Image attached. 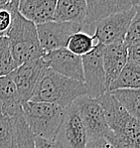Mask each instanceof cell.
Instances as JSON below:
<instances>
[{
    "instance_id": "4fadbf2b",
    "label": "cell",
    "mask_w": 140,
    "mask_h": 148,
    "mask_svg": "<svg viewBox=\"0 0 140 148\" xmlns=\"http://www.w3.org/2000/svg\"><path fill=\"white\" fill-rule=\"evenodd\" d=\"M102 62L108 90L127 62V48L123 41L103 46Z\"/></svg>"
},
{
    "instance_id": "52a82bcc",
    "label": "cell",
    "mask_w": 140,
    "mask_h": 148,
    "mask_svg": "<svg viewBox=\"0 0 140 148\" xmlns=\"http://www.w3.org/2000/svg\"><path fill=\"white\" fill-rule=\"evenodd\" d=\"M62 148H85L87 137L80 113L74 103L64 109V116L55 139Z\"/></svg>"
},
{
    "instance_id": "7c38bea8",
    "label": "cell",
    "mask_w": 140,
    "mask_h": 148,
    "mask_svg": "<svg viewBox=\"0 0 140 148\" xmlns=\"http://www.w3.org/2000/svg\"><path fill=\"white\" fill-rule=\"evenodd\" d=\"M104 113L107 123L113 134L121 133L132 120L131 115L124 109L108 92L96 99Z\"/></svg>"
},
{
    "instance_id": "4316f807",
    "label": "cell",
    "mask_w": 140,
    "mask_h": 148,
    "mask_svg": "<svg viewBox=\"0 0 140 148\" xmlns=\"http://www.w3.org/2000/svg\"><path fill=\"white\" fill-rule=\"evenodd\" d=\"M5 2H6V0H0V7H1V6L3 5Z\"/></svg>"
},
{
    "instance_id": "ac0fdd59",
    "label": "cell",
    "mask_w": 140,
    "mask_h": 148,
    "mask_svg": "<svg viewBox=\"0 0 140 148\" xmlns=\"http://www.w3.org/2000/svg\"><path fill=\"white\" fill-rule=\"evenodd\" d=\"M116 101L131 115L132 117L139 119L140 118V92L139 90L123 88L108 92Z\"/></svg>"
},
{
    "instance_id": "ba28073f",
    "label": "cell",
    "mask_w": 140,
    "mask_h": 148,
    "mask_svg": "<svg viewBox=\"0 0 140 148\" xmlns=\"http://www.w3.org/2000/svg\"><path fill=\"white\" fill-rule=\"evenodd\" d=\"M140 5V0H87V14L81 31L94 36L98 21L118 12Z\"/></svg>"
},
{
    "instance_id": "277c9868",
    "label": "cell",
    "mask_w": 140,
    "mask_h": 148,
    "mask_svg": "<svg viewBox=\"0 0 140 148\" xmlns=\"http://www.w3.org/2000/svg\"><path fill=\"white\" fill-rule=\"evenodd\" d=\"M73 103L80 113L87 141L105 137L110 132L102 108L96 99L83 95L78 97Z\"/></svg>"
},
{
    "instance_id": "5b68a950",
    "label": "cell",
    "mask_w": 140,
    "mask_h": 148,
    "mask_svg": "<svg viewBox=\"0 0 140 148\" xmlns=\"http://www.w3.org/2000/svg\"><path fill=\"white\" fill-rule=\"evenodd\" d=\"M139 7L140 5H136L98 21L94 26V36L99 44L105 46L123 41L130 22Z\"/></svg>"
},
{
    "instance_id": "9c48e42d",
    "label": "cell",
    "mask_w": 140,
    "mask_h": 148,
    "mask_svg": "<svg viewBox=\"0 0 140 148\" xmlns=\"http://www.w3.org/2000/svg\"><path fill=\"white\" fill-rule=\"evenodd\" d=\"M39 43L44 53L66 48L72 35L81 31V26L74 23L51 21L37 25Z\"/></svg>"
},
{
    "instance_id": "d6986e66",
    "label": "cell",
    "mask_w": 140,
    "mask_h": 148,
    "mask_svg": "<svg viewBox=\"0 0 140 148\" xmlns=\"http://www.w3.org/2000/svg\"><path fill=\"white\" fill-rule=\"evenodd\" d=\"M98 44L99 43L94 36L79 31L71 36L68 41L66 49L76 56L83 57L85 55L92 52Z\"/></svg>"
},
{
    "instance_id": "7a4b0ae2",
    "label": "cell",
    "mask_w": 140,
    "mask_h": 148,
    "mask_svg": "<svg viewBox=\"0 0 140 148\" xmlns=\"http://www.w3.org/2000/svg\"><path fill=\"white\" fill-rule=\"evenodd\" d=\"M11 55L18 66L39 59L45 53L41 49L36 25L18 12L6 35Z\"/></svg>"
},
{
    "instance_id": "8992f818",
    "label": "cell",
    "mask_w": 140,
    "mask_h": 148,
    "mask_svg": "<svg viewBox=\"0 0 140 148\" xmlns=\"http://www.w3.org/2000/svg\"><path fill=\"white\" fill-rule=\"evenodd\" d=\"M102 49L103 45L98 44L92 52L82 57L83 84L87 88V95L92 99H98L107 92Z\"/></svg>"
},
{
    "instance_id": "44dd1931",
    "label": "cell",
    "mask_w": 140,
    "mask_h": 148,
    "mask_svg": "<svg viewBox=\"0 0 140 148\" xmlns=\"http://www.w3.org/2000/svg\"><path fill=\"white\" fill-rule=\"evenodd\" d=\"M19 0H6L0 7V37H6L15 16L18 13Z\"/></svg>"
},
{
    "instance_id": "30bf717a",
    "label": "cell",
    "mask_w": 140,
    "mask_h": 148,
    "mask_svg": "<svg viewBox=\"0 0 140 148\" xmlns=\"http://www.w3.org/2000/svg\"><path fill=\"white\" fill-rule=\"evenodd\" d=\"M47 69L48 68L46 67L41 57L18 66L9 75L16 86L22 103L30 101L38 81Z\"/></svg>"
},
{
    "instance_id": "e0dca14e",
    "label": "cell",
    "mask_w": 140,
    "mask_h": 148,
    "mask_svg": "<svg viewBox=\"0 0 140 148\" xmlns=\"http://www.w3.org/2000/svg\"><path fill=\"white\" fill-rule=\"evenodd\" d=\"M140 88V64L127 61L117 78L109 86L107 92L123 88L139 90Z\"/></svg>"
},
{
    "instance_id": "ffe728a7",
    "label": "cell",
    "mask_w": 140,
    "mask_h": 148,
    "mask_svg": "<svg viewBox=\"0 0 140 148\" xmlns=\"http://www.w3.org/2000/svg\"><path fill=\"white\" fill-rule=\"evenodd\" d=\"M0 148H16V131L13 117L0 115Z\"/></svg>"
},
{
    "instance_id": "8fae6325",
    "label": "cell",
    "mask_w": 140,
    "mask_h": 148,
    "mask_svg": "<svg viewBox=\"0 0 140 148\" xmlns=\"http://www.w3.org/2000/svg\"><path fill=\"white\" fill-rule=\"evenodd\" d=\"M42 60L48 69L64 77L83 83L82 57L68 51L66 48L45 53Z\"/></svg>"
},
{
    "instance_id": "603a6c76",
    "label": "cell",
    "mask_w": 140,
    "mask_h": 148,
    "mask_svg": "<svg viewBox=\"0 0 140 148\" xmlns=\"http://www.w3.org/2000/svg\"><path fill=\"white\" fill-rule=\"evenodd\" d=\"M17 65L11 55L7 37H0V77L10 75Z\"/></svg>"
},
{
    "instance_id": "d4e9b609",
    "label": "cell",
    "mask_w": 140,
    "mask_h": 148,
    "mask_svg": "<svg viewBox=\"0 0 140 148\" xmlns=\"http://www.w3.org/2000/svg\"><path fill=\"white\" fill-rule=\"evenodd\" d=\"M34 145L35 148H62L56 140L45 139L38 136H34Z\"/></svg>"
},
{
    "instance_id": "3957f363",
    "label": "cell",
    "mask_w": 140,
    "mask_h": 148,
    "mask_svg": "<svg viewBox=\"0 0 140 148\" xmlns=\"http://www.w3.org/2000/svg\"><path fill=\"white\" fill-rule=\"evenodd\" d=\"M64 109L47 102L29 101L22 103V114L33 135L49 140L56 139Z\"/></svg>"
},
{
    "instance_id": "83f0119b",
    "label": "cell",
    "mask_w": 140,
    "mask_h": 148,
    "mask_svg": "<svg viewBox=\"0 0 140 148\" xmlns=\"http://www.w3.org/2000/svg\"><path fill=\"white\" fill-rule=\"evenodd\" d=\"M0 115H2V109H1V106H0Z\"/></svg>"
},
{
    "instance_id": "7402d4cb",
    "label": "cell",
    "mask_w": 140,
    "mask_h": 148,
    "mask_svg": "<svg viewBox=\"0 0 140 148\" xmlns=\"http://www.w3.org/2000/svg\"><path fill=\"white\" fill-rule=\"evenodd\" d=\"M16 131V148H35L34 135L25 122L23 114L13 117Z\"/></svg>"
},
{
    "instance_id": "5bb4252c",
    "label": "cell",
    "mask_w": 140,
    "mask_h": 148,
    "mask_svg": "<svg viewBox=\"0 0 140 148\" xmlns=\"http://www.w3.org/2000/svg\"><path fill=\"white\" fill-rule=\"evenodd\" d=\"M56 0H21L18 12L37 26L54 21Z\"/></svg>"
},
{
    "instance_id": "cb8c5ba5",
    "label": "cell",
    "mask_w": 140,
    "mask_h": 148,
    "mask_svg": "<svg viewBox=\"0 0 140 148\" xmlns=\"http://www.w3.org/2000/svg\"><path fill=\"white\" fill-rule=\"evenodd\" d=\"M123 43L126 48L140 46V7L130 22V25L125 34Z\"/></svg>"
},
{
    "instance_id": "9a60e30c",
    "label": "cell",
    "mask_w": 140,
    "mask_h": 148,
    "mask_svg": "<svg viewBox=\"0 0 140 148\" xmlns=\"http://www.w3.org/2000/svg\"><path fill=\"white\" fill-rule=\"evenodd\" d=\"M87 14V0H59L54 13V21L74 23L82 26Z\"/></svg>"
},
{
    "instance_id": "6da1fadb",
    "label": "cell",
    "mask_w": 140,
    "mask_h": 148,
    "mask_svg": "<svg viewBox=\"0 0 140 148\" xmlns=\"http://www.w3.org/2000/svg\"><path fill=\"white\" fill-rule=\"evenodd\" d=\"M83 95H87V88L83 83L47 69L38 81L30 101L47 102L66 108Z\"/></svg>"
},
{
    "instance_id": "2e32d148",
    "label": "cell",
    "mask_w": 140,
    "mask_h": 148,
    "mask_svg": "<svg viewBox=\"0 0 140 148\" xmlns=\"http://www.w3.org/2000/svg\"><path fill=\"white\" fill-rule=\"evenodd\" d=\"M0 106L2 114L10 117L22 113V101L9 75L0 77Z\"/></svg>"
},
{
    "instance_id": "484cf974",
    "label": "cell",
    "mask_w": 140,
    "mask_h": 148,
    "mask_svg": "<svg viewBox=\"0 0 140 148\" xmlns=\"http://www.w3.org/2000/svg\"><path fill=\"white\" fill-rule=\"evenodd\" d=\"M85 148H116L105 137H101L96 140L87 141Z\"/></svg>"
}]
</instances>
